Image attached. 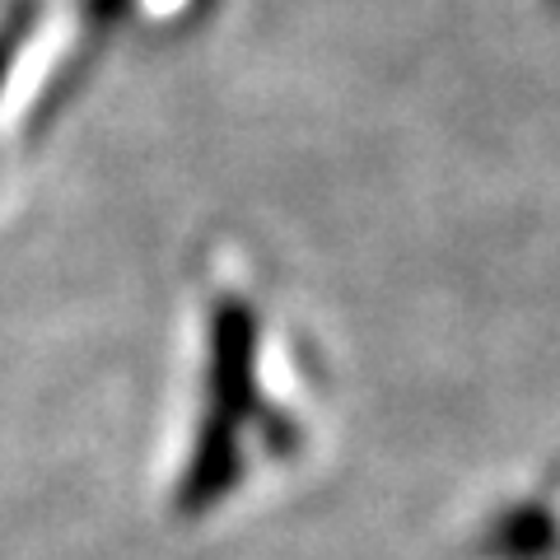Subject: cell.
<instances>
[{
    "mask_svg": "<svg viewBox=\"0 0 560 560\" xmlns=\"http://www.w3.org/2000/svg\"><path fill=\"white\" fill-rule=\"evenodd\" d=\"M257 323L248 304L224 300L210 313V374H206V416L224 425H243L257 411Z\"/></svg>",
    "mask_w": 560,
    "mask_h": 560,
    "instance_id": "1",
    "label": "cell"
},
{
    "mask_svg": "<svg viewBox=\"0 0 560 560\" xmlns=\"http://www.w3.org/2000/svg\"><path fill=\"white\" fill-rule=\"evenodd\" d=\"M243 471V453H238V425H224V420H201L197 430V448H191V463L183 471L178 486V510L183 514H201L215 500H224L234 490Z\"/></svg>",
    "mask_w": 560,
    "mask_h": 560,
    "instance_id": "2",
    "label": "cell"
},
{
    "mask_svg": "<svg viewBox=\"0 0 560 560\" xmlns=\"http://www.w3.org/2000/svg\"><path fill=\"white\" fill-rule=\"evenodd\" d=\"M490 547H495L500 556H510V560H537V556H547L556 547V528L541 510H514L500 523V533H495Z\"/></svg>",
    "mask_w": 560,
    "mask_h": 560,
    "instance_id": "3",
    "label": "cell"
},
{
    "mask_svg": "<svg viewBox=\"0 0 560 560\" xmlns=\"http://www.w3.org/2000/svg\"><path fill=\"white\" fill-rule=\"evenodd\" d=\"M28 28H33V0H14V10L0 20V84H5L14 57H20Z\"/></svg>",
    "mask_w": 560,
    "mask_h": 560,
    "instance_id": "4",
    "label": "cell"
}]
</instances>
